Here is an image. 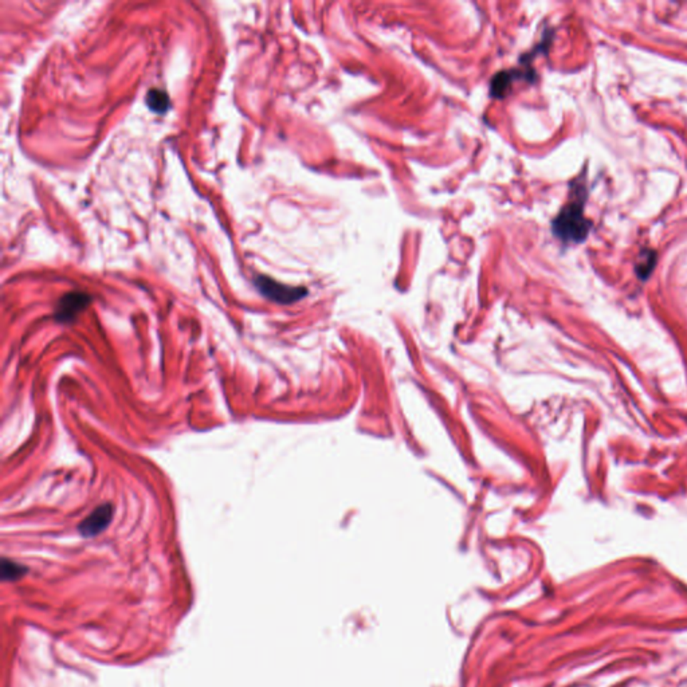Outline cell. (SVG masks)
I'll return each instance as SVG.
<instances>
[{
    "instance_id": "obj_7",
    "label": "cell",
    "mask_w": 687,
    "mask_h": 687,
    "mask_svg": "<svg viewBox=\"0 0 687 687\" xmlns=\"http://www.w3.org/2000/svg\"><path fill=\"white\" fill-rule=\"evenodd\" d=\"M27 568L22 564L15 563L9 559L1 560V580L3 581H18L27 574Z\"/></svg>"
},
{
    "instance_id": "obj_1",
    "label": "cell",
    "mask_w": 687,
    "mask_h": 687,
    "mask_svg": "<svg viewBox=\"0 0 687 687\" xmlns=\"http://www.w3.org/2000/svg\"><path fill=\"white\" fill-rule=\"evenodd\" d=\"M571 187V200L553 219L552 231L554 237L563 240L564 243H580L586 240L592 225L584 215L586 195L583 184L574 181Z\"/></svg>"
},
{
    "instance_id": "obj_2",
    "label": "cell",
    "mask_w": 687,
    "mask_h": 687,
    "mask_svg": "<svg viewBox=\"0 0 687 687\" xmlns=\"http://www.w3.org/2000/svg\"><path fill=\"white\" fill-rule=\"evenodd\" d=\"M544 45H545V42L536 46L533 53H528V54L521 56L519 61L524 63L522 66L498 71L490 81V96L493 98H497V100H504L509 96V93L512 91V86L516 81L534 82V79L537 78V73L534 71V68H530V62L534 58V54L537 51H540V49H542Z\"/></svg>"
},
{
    "instance_id": "obj_4",
    "label": "cell",
    "mask_w": 687,
    "mask_h": 687,
    "mask_svg": "<svg viewBox=\"0 0 687 687\" xmlns=\"http://www.w3.org/2000/svg\"><path fill=\"white\" fill-rule=\"evenodd\" d=\"M93 298L88 293L83 292H70L61 297L56 306V321L61 324H71L76 321L79 313H82L89 305Z\"/></svg>"
},
{
    "instance_id": "obj_3",
    "label": "cell",
    "mask_w": 687,
    "mask_h": 687,
    "mask_svg": "<svg viewBox=\"0 0 687 687\" xmlns=\"http://www.w3.org/2000/svg\"><path fill=\"white\" fill-rule=\"evenodd\" d=\"M255 287L265 298L280 305H290L307 295V289L302 286H289L275 281L268 275H258L254 280Z\"/></svg>"
},
{
    "instance_id": "obj_8",
    "label": "cell",
    "mask_w": 687,
    "mask_h": 687,
    "mask_svg": "<svg viewBox=\"0 0 687 687\" xmlns=\"http://www.w3.org/2000/svg\"><path fill=\"white\" fill-rule=\"evenodd\" d=\"M646 257H643L641 260V263L638 265V273L641 277H647L653 269V265H655V257L656 254L653 251H644Z\"/></svg>"
},
{
    "instance_id": "obj_5",
    "label": "cell",
    "mask_w": 687,
    "mask_h": 687,
    "mask_svg": "<svg viewBox=\"0 0 687 687\" xmlns=\"http://www.w3.org/2000/svg\"><path fill=\"white\" fill-rule=\"evenodd\" d=\"M114 516L112 504H103L96 507L91 514L78 525V533L85 539H91L101 534L109 526Z\"/></svg>"
},
{
    "instance_id": "obj_6",
    "label": "cell",
    "mask_w": 687,
    "mask_h": 687,
    "mask_svg": "<svg viewBox=\"0 0 687 687\" xmlns=\"http://www.w3.org/2000/svg\"><path fill=\"white\" fill-rule=\"evenodd\" d=\"M146 103H147L148 109L151 112L156 113V114H164V113L168 112L169 108H171V98H169L167 91H161V89H151L147 93Z\"/></svg>"
}]
</instances>
